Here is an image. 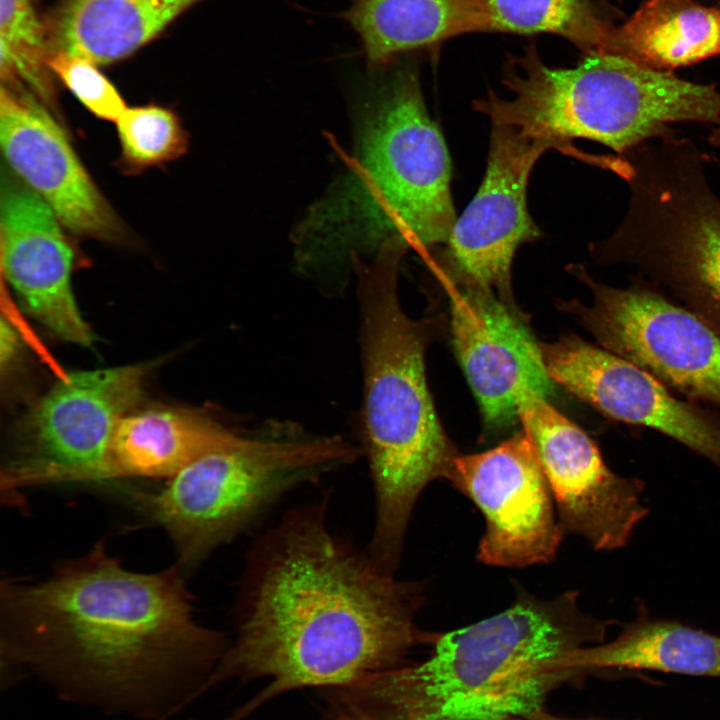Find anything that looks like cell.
Returning a JSON list of instances; mask_svg holds the SVG:
<instances>
[{"instance_id": "obj_1", "label": "cell", "mask_w": 720, "mask_h": 720, "mask_svg": "<svg viewBox=\"0 0 720 720\" xmlns=\"http://www.w3.org/2000/svg\"><path fill=\"white\" fill-rule=\"evenodd\" d=\"M0 616L2 683L30 670L64 700L146 720L183 708L226 650L177 566L133 572L103 542L39 581H3Z\"/></svg>"}, {"instance_id": "obj_2", "label": "cell", "mask_w": 720, "mask_h": 720, "mask_svg": "<svg viewBox=\"0 0 720 720\" xmlns=\"http://www.w3.org/2000/svg\"><path fill=\"white\" fill-rule=\"evenodd\" d=\"M422 586L382 570L329 527L327 502L289 511L249 555L235 642L210 680L272 679L265 696L348 686L391 669L423 638Z\"/></svg>"}, {"instance_id": "obj_3", "label": "cell", "mask_w": 720, "mask_h": 720, "mask_svg": "<svg viewBox=\"0 0 720 720\" xmlns=\"http://www.w3.org/2000/svg\"><path fill=\"white\" fill-rule=\"evenodd\" d=\"M371 96L351 167L294 232L296 264L309 277L341 276L389 245L444 244L457 219L449 152L416 72L391 69Z\"/></svg>"}, {"instance_id": "obj_4", "label": "cell", "mask_w": 720, "mask_h": 720, "mask_svg": "<svg viewBox=\"0 0 720 720\" xmlns=\"http://www.w3.org/2000/svg\"><path fill=\"white\" fill-rule=\"evenodd\" d=\"M577 595L522 591L506 610L434 636L423 662L345 686L352 711L369 720H506L543 708L577 674L563 658L605 636L607 624L584 614Z\"/></svg>"}, {"instance_id": "obj_5", "label": "cell", "mask_w": 720, "mask_h": 720, "mask_svg": "<svg viewBox=\"0 0 720 720\" xmlns=\"http://www.w3.org/2000/svg\"><path fill=\"white\" fill-rule=\"evenodd\" d=\"M406 249L355 260L363 364L362 434L373 484L375 519L367 552L396 571L415 504L426 486L446 478L456 451L428 389L425 352L435 321L403 310L398 271Z\"/></svg>"}, {"instance_id": "obj_6", "label": "cell", "mask_w": 720, "mask_h": 720, "mask_svg": "<svg viewBox=\"0 0 720 720\" xmlns=\"http://www.w3.org/2000/svg\"><path fill=\"white\" fill-rule=\"evenodd\" d=\"M503 83L512 98L479 99L473 108L492 124L513 127L568 150L584 138L626 154L665 136L671 123L720 125V92L624 56L591 53L573 68L547 66L536 48L509 59Z\"/></svg>"}, {"instance_id": "obj_7", "label": "cell", "mask_w": 720, "mask_h": 720, "mask_svg": "<svg viewBox=\"0 0 720 720\" xmlns=\"http://www.w3.org/2000/svg\"><path fill=\"white\" fill-rule=\"evenodd\" d=\"M362 449L338 435L269 421L197 458L159 491L136 495L175 545L182 573L247 528L281 496L353 463Z\"/></svg>"}, {"instance_id": "obj_8", "label": "cell", "mask_w": 720, "mask_h": 720, "mask_svg": "<svg viewBox=\"0 0 720 720\" xmlns=\"http://www.w3.org/2000/svg\"><path fill=\"white\" fill-rule=\"evenodd\" d=\"M150 364L77 371L28 414L1 467V489L109 481L114 432L142 397Z\"/></svg>"}, {"instance_id": "obj_9", "label": "cell", "mask_w": 720, "mask_h": 720, "mask_svg": "<svg viewBox=\"0 0 720 720\" xmlns=\"http://www.w3.org/2000/svg\"><path fill=\"white\" fill-rule=\"evenodd\" d=\"M568 271L591 303L560 305L599 345L641 367L676 395L720 410V337L657 285L633 276L628 286L596 281L582 265Z\"/></svg>"}, {"instance_id": "obj_10", "label": "cell", "mask_w": 720, "mask_h": 720, "mask_svg": "<svg viewBox=\"0 0 720 720\" xmlns=\"http://www.w3.org/2000/svg\"><path fill=\"white\" fill-rule=\"evenodd\" d=\"M616 261L666 288L720 337V200L703 174L652 186L629 218Z\"/></svg>"}, {"instance_id": "obj_11", "label": "cell", "mask_w": 720, "mask_h": 720, "mask_svg": "<svg viewBox=\"0 0 720 720\" xmlns=\"http://www.w3.org/2000/svg\"><path fill=\"white\" fill-rule=\"evenodd\" d=\"M517 413L564 530L583 537L596 550L624 547L648 514L641 501L643 482L610 470L590 436L547 398L525 389L518 397Z\"/></svg>"}, {"instance_id": "obj_12", "label": "cell", "mask_w": 720, "mask_h": 720, "mask_svg": "<svg viewBox=\"0 0 720 720\" xmlns=\"http://www.w3.org/2000/svg\"><path fill=\"white\" fill-rule=\"evenodd\" d=\"M555 147L517 129L492 124L483 180L444 243L442 279L480 286L509 304L511 267L517 248L541 237L527 206L530 174Z\"/></svg>"}, {"instance_id": "obj_13", "label": "cell", "mask_w": 720, "mask_h": 720, "mask_svg": "<svg viewBox=\"0 0 720 720\" xmlns=\"http://www.w3.org/2000/svg\"><path fill=\"white\" fill-rule=\"evenodd\" d=\"M482 512L477 558L497 567L551 561L564 528L528 434L523 430L480 453L453 458L446 475Z\"/></svg>"}, {"instance_id": "obj_14", "label": "cell", "mask_w": 720, "mask_h": 720, "mask_svg": "<svg viewBox=\"0 0 720 720\" xmlns=\"http://www.w3.org/2000/svg\"><path fill=\"white\" fill-rule=\"evenodd\" d=\"M539 347L554 383L611 419L672 438L720 470V410L681 398L641 367L578 336Z\"/></svg>"}, {"instance_id": "obj_15", "label": "cell", "mask_w": 720, "mask_h": 720, "mask_svg": "<svg viewBox=\"0 0 720 720\" xmlns=\"http://www.w3.org/2000/svg\"><path fill=\"white\" fill-rule=\"evenodd\" d=\"M449 298L450 331L458 361L487 429L518 417L525 389L547 398L554 382L537 342L515 307L490 289L442 279Z\"/></svg>"}, {"instance_id": "obj_16", "label": "cell", "mask_w": 720, "mask_h": 720, "mask_svg": "<svg viewBox=\"0 0 720 720\" xmlns=\"http://www.w3.org/2000/svg\"><path fill=\"white\" fill-rule=\"evenodd\" d=\"M0 139L10 167L69 232L110 243L127 230L46 106L16 84H2Z\"/></svg>"}, {"instance_id": "obj_17", "label": "cell", "mask_w": 720, "mask_h": 720, "mask_svg": "<svg viewBox=\"0 0 720 720\" xmlns=\"http://www.w3.org/2000/svg\"><path fill=\"white\" fill-rule=\"evenodd\" d=\"M53 210L26 185L2 184L3 274L25 309L56 337L89 346L93 335L71 286L74 249Z\"/></svg>"}, {"instance_id": "obj_18", "label": "cell", "mask_w": 720, "mask_h": 720, "mask_svg": "<svg viewBox=\"0 0 720 720\" xmlns=\"http://www.w3.org/2000/svg\"><path fill=\"white\" fill-rule=\"evenodd\" d=\"M240 434L194 410H133L114 432L108 456L109 479L171 478L202 455L232 443Z\"/></svg>"}, {"instance_id": "obj_19", "label": "cell", "mask_w": 720, "mask_h": 720, "mask_svg": "<svg viewBox=\"0 0 720 720\" xmlns=\"http://www.w3.org/2000/svg\"><path fill=\"white\" fill-rule=\"evenodd\" d=\"M202 0H63L49 32L50 51L95 65L122 60Z\"/></svg>"}, {"instance_id": "obj_20", "label": "cell", "mask_w": 720, "mask_h": 720, "mask_svg": "<svg viewBox=\"0 0 720 720\" xmlns=\"http://www.w3.org/2000/svg\"><path fill=\"white\" fill-rule=\"evenodd\" d=\"M562 663L577 673L622 668L720 677V636L639 615L614 640L576 649Z\"/></svg>"}, {"instance_id": "obj_21", "label": "cell", "mask_w": 720, "mask_h": 720, "mask_svg": "<svg viewBox=\"0 0 720 720\" xmlns=\"http://www.w3.org/2000/svg\"><path fill=\"white\" fill-rule=\"evenodd\" d=\"M610 54L667 70L720 54V8L694 0H646L614 30Z\"/></svg>"}, {"instance_id": "obj_22", "label": "cell", "mask_w": 720, "mask_h": 720, "mask_svg": "<svg viewBox=\"0 0 720 720\" xmlns=\"http://www.w3.org/2000/svg\"><path fill=\"white\" fill-rule=\"evenodd\" d=\"M346 19L374 67L404 52L477 32L472 0H352Z\"/></svg>"}, {"instance_id": "obj_23", "label": "cell", "mask_w": 720, "mask_h": 720, "mask_svg": "<svg viewBox=\"0 0 720 720\" xmlns=\"http://www.w3.org/2000/svg\"><path fill=\"white\" fill-rule=\"evenodd\" d=\"M477 32L551 33L586 54L610 53L615 28L592 0H472Z\"/></svg>"}, {"instance_id": "obj_24", "label": "cell", "mask_w": 720, "mask_h": 720, "mask_svg": "<svg viewBox=\"0 0 720 720\" xmlns=\"http://www.w3.org/2000/svg\"><path fill=\"white\" fill-rule=\"evenodd\" d=\"M31 0H0V72L2 83L20 77L45 106L55 94L48 64L50 47Z\"/></svg>"}, {"instance_id": "obj_25", "label": "cell", "mask_w": 720, "mask_h": 720, "mask_svg": "<svg viewBox=\"0 0 720 720\" xmlns=\"http://www.w3.org/2000/svg\"><path fill=\"white\" fill-rule=\"evenodd\" d=\"M116 123L119 168L126 174L169 163L187 151V132L168 107L150 103L127 108Z\"/></svg>"}, {"instance_id": "obj_26", "label": "cell", "mask_w": 720, "mask_h": 720, "mask_svg": "<svg viewBox=\"0 0 720 720\" xmlns=\"http://www.w3.org/2000/svg\"><path fill=\"white\" fill-rule=\"evenodd\" d=\"M48 64L51 72L98 118L116 122L127 109L116 87L94 63L61 51H52Z\"/></svg>"}, {"instance_id": "obj_27", "label": "cell", "mask_w": 720, "mask_h": 720, "mask_svg": "<svg viewBox=\"0 0 720 720\" xmlns=\"http://www.w3.org/2000/svg\"><path fill=\"white\" fill-rule=\"evenodd\" d=\"M0 332V362L4 370L17 355L19 341L14 327L4 318L1 319Z\"/></svg>"}, {"instance_id": "obj_28", "label": "cell", "mask_w": 720, "mask_h": 720, "mask_svg": "<svg viewBox=\"0 0 720 720\" xmlns=\"http://www.w3.org/2000/svg\"><path fill=\"white\" fill-rule=\"evenodd\" d=\"M506 720H573V719L559 717V716L553 715V714L545 711L544 708H540L529 714L519 716V717L509 718Z\"/></svg>"}, {"instance_id": "obj_29", "label": "cell", "mask_w": 720, "mask_h": 720, "mask_svg": "<svg viewBox=\"0 0 720 720\" xmlns=\"http://www.w3.org/2000/svg\"><path fill=\"white\" fill-rule=\"evenodd\" d=\"M342 720H369L361 715H358L356 713H352L351 716H346Z\"/></svg>"}, {"instance_id": "obj_30", "label": "cell", "mask_w": 720, "mask_h": 720, "mask_svg": "<svg viewBox=\"0 0 720 720\" xmlns=\"http://www.w3.org/2000/svg\"><path fill=\"white\" fill-rule=\"evenodd\" d=\"M711 139H712V141H713L714 144L720 146V128H719L718 130H716V131L712 134Z\"/></svg>"}]
</instances>
